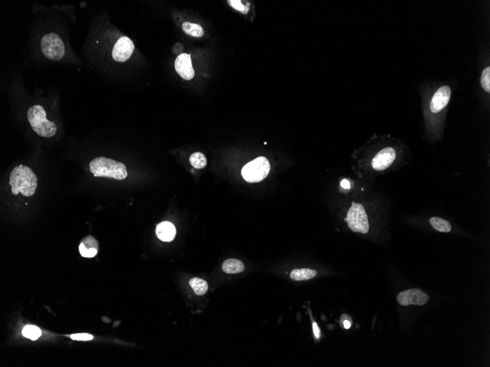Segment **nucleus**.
Listing matches in <instances>:
<instances>
[{
	"instance_id": "39448f33",
	"label": "nucleus",
	"mask_w": 490,
	"mask_h": 367,
	"mask_svg": "<svg viewBox=\"0 0 490 367\" xmlns=\"http://www.w3.org/2000/svg\"><path fill=\"white\" fill-rule=\"evenodd\" d=\"M40 49L46 58L54 61L61 60L66 52L63 40L55 33H48L43 35L40 40Z\"/></svg>"
},
{
	"instance_id": "f03ea898",
	"label": "nucleus",
	"mask_w": 490,
	"mask_h": 367,
	"mask_svg": "<svg viewBox=\"0 0 490 367\" xmlns=\"http://www.w3.org/2000/svg\"><path fill=\"white\" fill-rule=\"evenodd\" d=\"M89 167L95 177H109L118 180H124L127 177L128 172L125 165L103 156L93 159Z\"/></svg>"
},
{
	"instance_id": "20e7f679",
	"label": "nucleus",
	"mask_w": 490,
	"mask_h": 367,
	"mask_svg": "<svg viewBox=\"0 0 490 367\" xmlns=\"http://www.w3.org/2000/svg\"><path fill=\"white\" fill-rule=\"evenodd\" d=\"M270 171V164L266 158L260 156L247 163L242 168V175L249 183H259L264 180Z\"/></svg>"
},
{
	"instance_id": "f3484780",
	"label": "nucleus",
	"mask_w": 490,
	"mask_h": 367,
	"mask_svg": "<svg viewBox=\"0 0 490 367\" xmlns=\"http://www.w3.org/2000/svg\"><path fill=\"white\" fill-rule=\"evenodd\" d=\"M191 288L197 296H203L208 290V283L200 278H192L189 281Z\"/></svg>"
},
{
	"instance_id": "9d476101",
	"label": "nucleus",
	"mask_w": 490,
	"mask_h": 367,
	"mask_svg": "<svg viewBox=\"0 0 490 367\" xmlns=\"http://www.w3.org/2000/svg\"><path fill=\"white\" fill-rule=\"evenodd\" d=\"M175 69L182 79L185 80L192 79L194 76V70L191 63V55L186 53L179 55L175 61Z\"/></svg>"
},
{
	"instance_id": "6ab92c4d",
	"label": "nucleus",
	"mask_w": 490,
	"mask_h": 367,
	"mask_svg": "<svg viewBox=\"0 0 490 367\" xmlns=\"http://www.w3.org/2000/svg\"><path fill=\"white\" fill-rule=\"evenodd\" d=\"M189 162L191 166L195 169H203L207 165V160L203 153L196 152L189 157Z\"/></svg>"
},
{
	"instance_id": "a878e982",
	"label": "nucleus",
	"mask_w": 490,
	"mask_h": 367,
	"mask_svg": "<svg viewBox=\"0 0 490 367\" xmlns=\"http://www.w3.org/2000/svg\"><path fill=\"white\" fill-rule=\"evenodd\" d=\"M351 326H352V323L349 321V320H345L343 322V326H344L345 329H350Z\"/></svg>"
},
{
	"instance_id": "7ed1b4c3",
	"label": "nucleus",
	"mask_w": 490,
	"mask_h": 367,
	"mask_svg": "<svg viewBox=\"0 0 490 367\" xmlns=\"http://www.w3.org/2000/svg\"><path fill=\"white\" fill-rule=\"evenodd\" d=\"M28 119L33 130L41 137H53L57 128L55 123L46 118V112L43 106L34 105L29 109Z\"/></svg>"
},
{
	"instance_id": "393cba45",
	"label": "nucleus",
	"mask_w": 490,
	"mask_h": 367,
	"mask_svg": "<svg viewBox=\"0 0 490 367\" xmlns=\"http://www.w3.org/2000/svg\"><path fill=\"white\" fill-rule=\"evenodd\" d=\"M340 186H341L343 189H350V183H349V180L344 179V180H342L341 183H340Z\"/></svg>"
},
{
	"instance_id": "ddd939ff",
	"label": "nucleus",
	"mask_w": 490,
	"mask_h": 367,
	"mask_svg": "<svg viewBox=\"0 0 490 367\" xmlns=\"http://www.w3.org/2000/svg\"><path fill=\"white\" fill-rule=\"evenodd\" d=\"M156 233L158 238L162 241H172L176 236V227L170 222H162L156 227Z\"/></svg>"
},
{
	"instance_id": "9b49d317",
	"label": "nucleus",
	"mask_w": 490,
	"mask_h": 367,
	"mask_svg": "<svg viewBox=\"0 0 490 367\" xmlns=\"http://www.w3.org/2000/svg\"><path fill=\"white\" fill-rule=\"evenodd\" d=\"M452 90L449 86L445 85L439 88L434 95L430 103V109L433 113H438L443 110L451 99Z\"/></svg>"
},
{
	"instance_id": "1a4fd4ad",
	"label": "nucleus",
	"mask_w": 490,
	"mask_h": 367,
	"mask_svg": "<svg viewBox=\"0 0 490 367\" xmlns=\"http://www.w3.org/2000/svg\"><path fill=\"white\" fill-rule=\"evenodd\" d=\"M396 152L393 147H386L379 151L372 160V167L376 171H384L394 162Z\"/></svg>"
},
{
	"instance_id": "dca6fc26",
	"label": "nucleus",
	"mask_w": 490,
	"mask_h": 367,
	"mask_svg": "<svg viewBox=\"0 0 490 367\" xmlns=\"http://www.w3.org/2000/svg\"><path fill=\"white\" fill-rule=\"evenodd\" d=\"M182 30L186 34L192 37H201L204 34V30L200 25L190 22H185L182 25Z\"/></svg>"
},
{
	"instance_id": "f8f14e48",
	"label": "nucleus",
	"mask_w": 490,
	"mask_h": 367,
	"mask_svg": "<svg viewBox=\"0 0 490 367\" xmlns=\"http://www.w3.org/2000/svg\"><path fill=\"white\" fill-rule=\"evenodd\" d=\"M79 249L82 257L91 258L99 252V242L93 236H87L81 241Z\"/></svg>"
},
{
	"instance_id": "423d86ee",
	"label": "nucleus",
	"mask_w": 490,
	"mask_h": 367,
	"mask_svg": "<svg viewBox=\"0 0 490 367\" xmlns=\"http://www.w3.org/2000/svg\"><path fill=\"white\" fill-rule=\"evenodd\" d=\"M348 226L354 233L366 234L369 231V219L363 204L353 202L346 219Z\"/></svg>"
},
{
	"instance_id": "412c9836",
	"label": "nucleus",
	"mask_w": 490,
	"mask_h": 367,
	"mask_svg": "<svg viewBox=\"0 0 490 367\" xmlns=\"http://www.w3.org/2000/svg\"><path fill=\"white\" fill-rule=\"evenodd\" d=\"M481 84L485 91L490 92V67H488L482 72L481 77Z\"/></svg>"
},
{
	"instance_id": "4be33fe9",
	"label": "nucleus",
	"mask_w": 490,
	"mask_h": 367,
	"mask_svg": "<svg viewBox=\"0 0 490 367\" xmlns=\"http://www.w3.org/2000/svg\"><path fill=\"white\" fill-rule=\"evenodd\" d=\"M71 338L74 340H77V341H90L93 339V336L90 334H73L71 336Z\"/></svg>"
},
{
	"instance_id": "aec40b11",
	"label": "nucleus",
	"mask_w": 490,
	"mask_h": 367,
	"mask_svg": "<svg viewBox=\"0 0 490 367\" xmlns=\"http://www.w3.org/2000/svg\"><path fill=\"white\" fill-rule=\"evenodd\" d=\"M24 336L31 340H36L41 336V331L37 326H26L22 330Z\"/></svg>"
},
{
	"instance_id": "f257e3e1",
	"label": "nucleus",
	"mask_w": 490,
	"mask_h": 367,
	"mask_svg": "<svg viewBox=\"0 0 490 367\" xmlns=\"http://www.w3.org/2000/svg\"><path fill=\"white\" fill-rule=\"evenodd\" d=\"M10 185L13 195L22 193L23 196L31 197L37 189V177L30 167L20 165L10 173Z\"/></svg>"
},
{
	"instance_id": "5701e85b",
	"label": "nucleus",
	"mask_w": 490,
	"mask_h": 367,
	"mask_svg": "<svg viewBox=\"0 0 490 367\" xmlns=\"http://www.w3.org/2000/svg\"><path fill=\"white\" fill-rule=\"evenodd\" d=\"M229 4L239 11H245V7L241 3L240 1H229Z\"/></svg>"
},
{
	"instance_id": "0eeeda50",
	"label": "nucleus",
	"mask_w": 490,
	"mask_h": 367,
	"mask_svg": "<svg viewBox=\"0 0 490 367\" xmlns=\"http://www.w3.org/2000/svg\"><path fill=\"white\" fill-rule=\"evenodd\" d=\"M135 50V44L129 37L124 36L120 37L116 42L112 52V56L114 61L123 63L129 60Z\"/></svg>"
},
{
	"instance_id": "4468645a",
	"label": "nucleus",
	"mask_w": 490,
	"mask_h": 367,
	"mask_svg": "<svg viewBox=\"0 0 490 367\" xmlns=\"http://www.w3.org/2000/svg\"><path fill=\"white\" fill-rule=\"evenodd\" d=\"M223 271L228 274L242 273L245 270V266L241 260L228 259L223 263L222 266Z\"/></svg>"
},
{
	"instance_id": "2eb2a0df",
	"label": "nucleus",
	"mask_w": 490,
	"mask_h": 367,
	"mask_svg": "<svg viewBox=\"0 0 490 367\" xmlns=\"http://www.w3.org/2000/svg\"><path fill=\"white\" fill-rule=\"evenodd\" d=\"M317 275V272L315 270L309 268L295 269L290 273V277L292 280L300 282L307 281L313 279Z\"/></svg>"
},
{
	"instance_id": "6e6552de",
	"label": "nucleus",
	"mask_w": 490,
	"mask_h": 367,
	"mask_svg": "<svg viewBox=\"0 0 490 367\" xmlns=\"http://www.w3.org/2000/svg\"><path fill=\"white\" fill-rule=\"evenodd\" d=\"M397 300L402 306H423L429 301V296L419 289H410L399 293Z\"/></svg>"
},
{
	"instance_id": "a211bd4d",
	"label": "nucleus",
	"mask_w": 490,
	"mask_h": 367,
	"mask_svg": "<svg viewBox=\"0 0 490 367\" xmlns=\"http://www.w3.org/2000/svg\"><path fill=\"white\" fill-rule=\"evenodd\" d=\"M430 224L437 231L440 233H449L452 230V225L449 221L442 218L433 217L430 219Z\"/></svg>"
},
{
	"instance_id": "b1692460",
	"label": "nucleus",
	"mask_w": 490,
	"mask_h": 367,
	"mask_svg": "<svg viewBox=\"0 0 490 367\" xmlns=\"http://www.w3.org/2000/svg\"><path fill=\"white\" fill-rule=\"evenodd\" d=\"M313 334H314L315 337H316V339H319L321 336V331L317 323H313Z\"/></svg>"
}]
</instances>
